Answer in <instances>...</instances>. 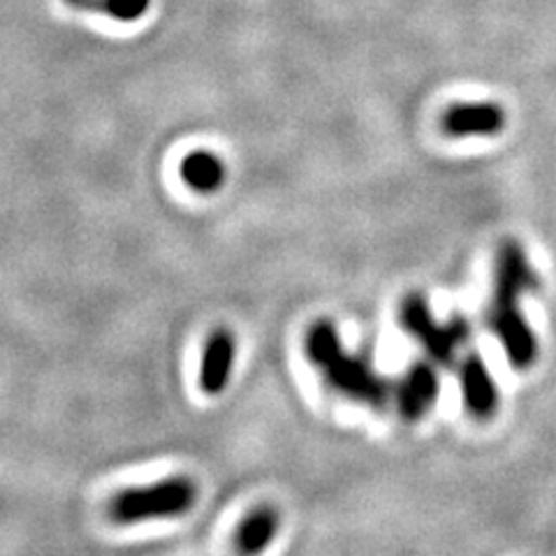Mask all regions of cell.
Wrapping results in <instances>:
<instances>
[{"mask_svg":"<svg viewBox=\"0 0 556 556\" xmlns=\"http://www.w3.org/2000/svg\"><path fill=\"white\" fill-rule=\"evenodd\" d=\"M538 286H541V281H538L527 249L517 239L498 243L486 325H490L492 334L501 343L508 364L517 371L531 369L538 353H541V343H538L533 327L527 320L525 311H521V298Z\"/></svg>","mask_w":556,"mask_h":556,"instance_id":"1","label":"cell"},{"mask_svg":"<svg viewBox=\"0 0 556 556\" xmlns=\"http://www.w3.org/2000/svg\"><path fill=\"white\" fill-rule=\"evenodd\" d=\"M306 355L339 394L376 408H382L390 402V382L378 376L364 359L345 353L332 323L320 320L311 325L306 334Z\"/></svg>","mask_w":556,"mask_h":556,"instance_id":"2","label":"cell"},{"mask_svg":"<svg viewBox=\"0 0 556 556\" xmlns=\"http://www.w3.org/2000/svg\"><path fill=\"white\" fill-rule=\"evenodd\" d=\"M198 486L188 478H165L114 496L110 515L116 525H137L159 517H179L195 506Z\"/></svg>","mask_w":556,"mask_h":556,"instance_id":"3","label":"cell"},{"mask_svg":"<svg viewBox=\"0 0 556 556\" xmlns=\"http://www.w3.org/2000/svg\"><path fill=\"white\" fill-rule=\"evenodd\" d=\"M399 323L404 332L420 343L427 355L439 364H452L459 353V348L471 339V323L455 316L447 323L433 318L429 302L422 294H406L399 306Z\"/></svg>","mask_w":556,"mask_h":556,"instance_id":"4","label":"cell"},{"mask_svg":"<svg viewBox=\"0 0 556 556\" xmlns=\"http://www.w3.org/2000/svg\"><path fill=\"white\" fill-rule=\"evenodd\" d=\"M441 128L450 137H496L506 128V110L496 102H455L443 112Z\"/></svg>","mask_w":556,"mask_h":556,"instance_id":"5","label":"cell"},{"mask_svg":"<svg viewBox=\"0 0 556 556\" xmlns=\"http://www.w3.org/2000/svg\"><path fill=\"white\" fill-rule=\"evenodd\" d=\"M459 390L466 413L476 420H490L496 415L501 404L498 388L490 367L480 355L468 353L459 362Z\"/></svg>","mask_w":556,"mask_h":556,"instance_id":"6","label":"cell"},{"mask_svg":"<svg viewBox=\"0 0 556 556\" xmlns=\"http://www.w3.org/2000/svg\"><path fill=\"white\" fill-rule=\"evenodd\" d=\"M441 392V380L433 364L415 362L396 386V406L404 420L417 422L433 408Z\"/></svg>","mask_w":556,"mask_h":556,"instance_id":"7","label":"cell"},{"mask_svg":"<svg viewBox=\"0 0 556 556\" xmlns=\"http://www.w3.org/2000/svg\"><path fill=\"white\" fill-rule=\"evenodd\" d=\"M235 364V339L225 329H218L208 337L204 353H202V367H200V388L204 394H220L228 388Z\"/></svg>","mask_w":556,"mask_h":556,"instance_id":"8","label":"cell"},{"mask_svg":"<svg viewBox=\"0 0 556 556\" xmlns=\"http://www.w3.org/2000/svg\"><path fill=\"white\" fill-rule=\"evenodd\" d=\"M179 174L190 190L204 195L216 193V190H220V186L225 184V165L220 163L218 155L208 151L188 153L181 161Z\"/></svg>","mask_w":556,"mask_h":556,"instance_id":"9","label":"cell"},{"mask_svg":"<svg viewBox=\"0 0 556 556\" xmlns=\"http://www.w3.org/2000/svg\"><path fill=\"white\" fill-rule=\"evenodd\" d=\"M278 515L271 508L253 510L237 531V549L243 554L263 552L276 535Z\"/></svg>","mask_w":556,"mask_h":556,"instance_id":"10","label":"cell"},{"mask_svg":"<svg viewBox=\"0 0 556 556\" xmlns=\"http://www.w3.org/2000/svg\"><path fill=\"white\" fill-rule=\"evenodd\" d=\"M65 3L77 10L108 14L110 20L124 24L142 20L151 8V0H65Z\"/></svg>","mask_w":556,"mask_h":556,"instance_id":"11","label":"cell"}]
</instances>
